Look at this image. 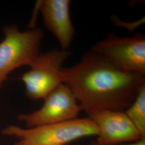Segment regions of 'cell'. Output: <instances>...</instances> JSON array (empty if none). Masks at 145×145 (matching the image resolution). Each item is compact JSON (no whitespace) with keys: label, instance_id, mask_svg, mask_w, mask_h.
I'll use <instances>...</instances> for the list:
<instances>
[{"label":"cell","instance_id":"1","mask_svg":"<svg viewBox=\"0 0 145 145\" xmlns=\"http://www.w3.org/2000/svg\"><path fill=\"white\" fill-rule=\"evenodd\" d=\"M61 81L88 114L125 111L145 86V75L121 71L90 51L78 63L62 68Z\"/></svg>","mask_w":145,"mask_h":145},{"label":"cell","instance_id":"2","mask_svg":"<svg viewBox=\"0 0 145 145\" xmlns=\"http://www.w3.org/2000/svg\"><path fill=\"white\" fill-rule=\"evenodd\" d=\"M2 133L17 138L15 145H65L83 137L97 136L99 129L88 117L27 129L11 125Z\"/></svg>","mask_w":145,"mask_h":145},{"label":"cell","instance_id":"3","mask_svg":"<svg viewBox=\"0 0 145 145\" xmlns=\"http://www.w3.org/2000/svg\"><path fill=\"white\" fill-rule=\"evenodd\" d=\"M5 38L0 42V88L12 71L29 66L40 53L44 34L41 29L21 31L15 25L4 30Z\"/></svg>","mask_w":145,"mask_h":145},{"label":"cell","instance_id":"4","mask_svg":"<svg viewBox=\"0 0 145 145\" xmlns=\"http://www.w3.org/2000/svg\"><path fill=\"white\" fill-rule=\"evenodd\" d=\"M70 54L66 50L54 48L37 56L29 66L30 69L21 78L29 99H44L63 83L61 71Z\"/></svg>","mask_w":145,"mask_h":145},{"label":"cell","instance_id":"5","mask_svg":"<svg viewBox=\"0 0 145 145\" xmlns=\"http://www.w3.org/2000/svg\"><path fill=\"white\" fill-rule=\"evenodd\" d=\"M114 67L126 72L145 75V37L110 35L90 50Z\"/></svg>","mask_w":145,"mask_h":145},{"label":"cell","instance_id":"6","mask_svg":"<svg viewBox=\"0 0 145 145\" xmlns=\"http://www.w3.org/2000/svg\"><path fill=\"white\" fill-rule=\"evenodd\" d=\"M44 99L41 108L18 116V119L24 122L27 128L76 119L83 110L71 90L64 83L60 84Z\"/></svg>","mask_w":145,"mask_h":145},{"label":"cell","instance_id":"7","mask_svg":"<svg viewBox=\"0 0 145 145\" xmlns=\"http://www.w3.org/2000/svg\"><path fill=\"white\" fill-rule=\"evenodd\" d=\"M99 129L95 145H118L142 139L124 111L103 110L88 114Z\"/></svg>","mask_w":145,"mask_h":145},{"label":"cell","instance_id":"8","mask_svg":"<svg viewBox=\"0 0 145 145\" xmlns=\"http://www.w3.org/2000/svg\"><path fill=\"white\" fill-rule=\"evenodd\" d=\"M71 1L43 0L39 3L44 24L55 37L60 48L67 51L75 35L71 17Z\"/></svg>","mask_w":145,"mask_h":145},{"label":"cell","instance_id":"9","mask_svg":"<svg viewBox=\"0 0 145 145\" xmlns=\"http://www.w3.org/2000/svg\"><path fill=\"white\" fill-rule=\"evenodd\" d=\"M124 112L141 138L145 139V85L140 89L133 103Z\"/></svg>","mask_w":145,"mask_h":145},{"label":"cell","instance_id":"10","mask_svg":"<svg viewBox=\"0 0 145 145\" xmlns=\"http://www.w3.org/2000/svg\"><path fill=\"white\" fill-rule=\"evenodd\" d=\"M92 145H95L92 144ZM118 145H145V139H141L139 140L130 143H126V144H123Z\"/></svg>","mask_w":145,"mask_h":145}]
</instances>
